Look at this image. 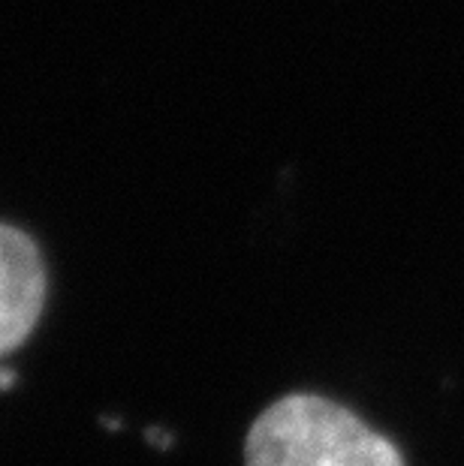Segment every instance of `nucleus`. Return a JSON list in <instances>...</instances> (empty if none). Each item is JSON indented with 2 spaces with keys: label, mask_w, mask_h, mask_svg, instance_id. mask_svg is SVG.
Segmentation results:
<instances>
[{
  "label": "nucleus",
  "mask_w": 464,
  "mask_h": 466,
  "mask_svg": "<svg viewBox=\"0 0 464 466\" xmlns=\"http://www.w3.org/2000/svg\"><path fill=\"white\" fill-rule=\"evenodd\" d=\"M248 466H404L398 449L344 406L290 394L272 403L244 442Z\"/></svg>",
  "instance_id": "f257e3e1"
},
{
  "label": "nucleus",
  "mask_w": 464,
  "mask_h": 466,
  "mask_svg": "<svg viewBox=\"0 0 464 466\" xmlns=\"http://www.w3.org/2000/svg\"><path fill=\"white\" fill-rule=\"evenodd\" d=\"M46 265L36 244L0 223V355L18 350L43 313Z\"/></svg>",
  "instance_id": "f03ea898"
},
{
  "label": "nucleus",
  "mask_w": 464,
  "mask_h": 466,
  "mask_svg": "<svg viewBox=\"0 0 464 466\" xmlns=\"http://www.w3.org/2000/svg\"><path fill=\"white\" fill-rule=\"evenodd\" d=\"M13 385H15V370L4 367V370H0V391H9Z\"/></svg>",
  "instance_id": "7ed1b4c3"
}]
</instances>
